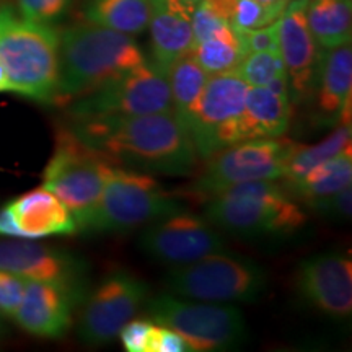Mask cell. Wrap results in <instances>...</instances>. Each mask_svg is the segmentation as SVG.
I'll return each instance as SVG.
<instances>
[{"label": "cell", "instance_id": "1", "mask_svg": "<svg viewBox=\"0 0 352 352\" xmlns=\"http://www.w3.org/2000/svg\"><path fill=\"white\" fill-rule=\"evenodd\" d=\"M69 129L113 165L142 173L189 175L199 160L188 126L173 109L74 118Z\"/></svg>", "mask_w": 352, "mask_h": 352}, {"label": "cell", "instance_id": "2", "mask_svg": "<svg viewBox=\"0 0 352 352\" xmlns=\"http://www.w3.org/2000/svg\"><path fill=\"white\" fill-rule=\"evenodd\" d=\"M145 63L129 34L78 23L59 36V80L54 103H70Z\"/></svg>", "mask_w": 352, "mask_h": 352}, {"label": "cell", "instance_id": "3", "mask_svg": "<svg viewBox=\"0 0 352 352\" xmlns=\"http://www.w3.org/2000/svg\"><path fill=\"white\" fill-rule=\"evenodd\" d=\"M0 64L8 78V91L52 103L59 80V34L50 25L19 16L0 7Z\"/></svg>", "mask_w": 352, "mask_h": 352}, {"label": "cell", "instance_id": "4", "mask_svg": "<svg viewBox=\"0 0 352 352\" xmlns=\"http://www.w3.org/2000/svg\"><path fill=\"white\" fill-rule=\"evenodd\" d=\"M206 219L248 239H283L307 222L292 195L274 182L240 183L210 196Z\"/></svg>", "mask_w": 352, "mask_h": 352}, {"label": "cell", "instance_id": "5", "mask_svg": "<svg viewBox=\"0 0 352 352\" xmlns=\"http://www.w3.org/2000/svg\"><path fill=\"white\" fill-rule=\"evenodd\" d=\"M114 165L100 152L78 140L69 127L57 132L56 148L43 173L47 191L70 210L77 230L85 227Z\"/></svg>", "mask_w": 352, "mask_h": 352}, {"label": "cell", "instance_id": "6", "mask_svg": "<svg viewBox=\"0 0 352 352\" xmlns=\"http://www.w3.org/2000/svg\"><path fill=\"white\" fill-rule=\"evenodd\" d=\"M183 202L142 171L114 165L83 232L122 233L151 223L176 210Z\"/></svg>", "mask_w": 352, "mask_h": 352}, {"label": "cell", "instance_id": "7", "mask_svg": "<svg viewBox=\"0 0 352 352\" xmlns=\"http://www.w3.org/2000/svg\"><path fill=\"white\" fill-rule=\"evenodd\" d=\"M266 280V272L252 259L217 252L175 266L165 285L173 296L191 300L233 303L256 300Z\"/></svg>", "mask_w": 352, "mask_h": 352}, {"label": "cell", "instance_id": "8", "mask_svg": "<svg viewBox=\"0 0 352 352\" xmlns=\"http://www.w3.org/2000/svg\"><path fill=\"white\" fill-rule=\"evenodd\" d=\"M145 310L155 323L182 334L192 352L236 349L248 334L243 315L230 303L183 300L164 294L145 300Z\"/></svg>", "mask_w": 352, "mask_h": 352}, {"label": "cell", "instance_id": "9", "mask_svg": "<svg viewBox=\"0 0 352 352\" xmlns=\"http://www.w3.org/2000/svg\"><path fill=\"white\" fill-rule=\"evenodd\" d=\"M296 142L280 138H254L222 148L212 157L192 192L210 197L223 189L248 182H276L287 173Z\"/></svg>", "mask_w": 352, "mask_h": 352}, {"label": "cell", "instance_id": "10", "mask_svg": "<svg viewBox=\"0 0 352 352\" xmlns=\"http://www.w3.org/2000/svg\"><path fill=\"white\" fill-rule=\"evenodd\" d=\"M248 85L236 72L209 76L188 121L196 153L208 160L214 153L245 139L243 109Z\"/></svg>", "mask_w": 352, "mask_h": 352}, {"label": "cell", "instance_id": "11", "mask_svg": "<svg viewBox=\"0 0 352 352\" xmlns=\"http://www.w3.org/2000/svg\"><path fill=\"white\" fill-rule=\"evenodd\" d=\"M171 109L173 103L166 70L147 60L69 103L72 118L152 114Z\"/></svg>", "mask_w": 352, "mask_h": 352}, {"label": "cell", "instance_id": "12", "mask_svg": "<svg viewBox=\"0 0 352 352\" xmlns=\"http://www.w3.org/2000/svg\"><path fill=\"white\" fill-rule=\"evenodd\" d=\"M147 296L148 287L142 279L126 271L111 272L85 297L78 321L80 340L91 346L114 340L127 321L138 315Z\"/></svg>", "mask_w": 352, "mask_h": 352}, {"label": "cell", "instance_id": "13", "mask_svg": "<svg viewBox=\"0 0 352 352\" xmlns=\"http://www.w3.org/2000/svg\"><path fill=\"white\" fill-rule=\"evenodd\" d=\"M140 250L157 261L179 266L223 252L226 245L208 219L176 210L153 220L140 233Z\"/></svg>", "mask_w": 352, "mask_h": 352}, {"label": "cell", "instance_id": "14", "mask_svg": "<svg viewBox=\"0 0 352 352\" xmlns=\"http://www.w3.org/2000/svg\"><path fill=\"white\" fill-rule=\"evenodd\" d=\"M308 0H290L277 19L279 52L287 74L290 100L311 98L316 88L321 52L308 28Z\"/></svg>", "mask_w": 352, "mask_h": 352}, {"label": "cell", "instance_id": "15", "mask_svg": "<svg viewBox=\"0 0 352 352\" xmlns=\"http://www.w3.org/2000/svg\"><path fill=\"white\" fill-rule=\"evenodd\" d=\"M0 270L32 280L67 284L87 292V263L64 250L30 239H0Z\"/></svg>", "mask_w": 352, "mask_h": 352}, {"label": "cell", "instance_id": "16", "mask_svg": "<svg viewBox=\"0 0 352 352\" xmlns=\"http://www.w3.org/2000/svg\"><path fill=\"white\" fill-rule=\"evenodd\" d=\"M85 297V290L67 284L26 279L23 298L13 320L33 336L54 340L67 333L74 307Z\"/></svg>", "mask_w": 352, "mask_h": 352}, {"label": "cell", "instance_id": "17", "mask_svg": "<svg viewBox=\"0 0 352 352\" xmlns=\"http://www.w3.org/2000/svg\"><path fill=\"white\" fill-rule=\"evenodd\" d=\"M300 294L333 320H349L352 314V263L340 253L308 258L298 267Z\"/></svg>", "mask_w": 352, "mask_h": 352}, {"label": "cell", "instance_id": "18", "mask_svg": "<svg viewBox=\"0 0 352 352\" xmlns=\"http://www.w3.org/2000/svg\"><path fill=\"white\" fill-rule=\"evenodd\" d=\"M151 38L153 64L168 70L176 59L192 52V6L186 0H152Z\"/></svg>", "mask_w": 352, "mask_h": 352}, {"label": "cell", "instance_id": "19", "mask_svg": "<svg viewBox=\"0 0 352 352\" xmlns=\"http://www.w3.org/2000/svg\"><path fill=\"white\" fill-rule=\"evenodd\" d=\"M20 239L39 240L52 235H70L77 223L70 210L46 188H38L8 202Z\"/></svg>", "mask_w": 352, "mask_h": 352}, {"label": "cell", "instance_id": "20", "mask_svg": "<svg viewBox=\"0 0 352 352\" xmlns=\"http://www.w3.org/2000/svg\"><path fill=\"white\" fill-rule=\"evenodd\" d=\"M292 103L287 76L276 78L267 87H248L245 95V139L280 138L289 129Z\"/></svg>", "mask_w": 352, "mask_h": 352}, {"label": "cell", "instance_id": "21", "mask_svg": "<svg viewBox=\"0 0 352 352\" xmlns=\"http://www.w3.org/2000/svg\"><path fill=\"white\" fill-rule=\"evenodd\" d=\"M315 91L318 94L321 120L334 122L349 121L351 94H352V47L351 43L327 50L321 56Z\"/></svg>", "mask_w": 352, "mask_h": 352}, {"label": "cell", "instance_id": "22", "mask_svg": "<svg viewBox=\"0 0 352 352\" xmlns=\"http://www.w3.org/2000/svg\"><path fill=\"white\" fill-rule=\"evenodd\" d=\"M352 182V153L351 147L316 165L296 182L287 183L289 192L303 201V204L316 209L323 201L351 186Z\"/></svg>", "mask_w": 352, "mask_h": 352}, {"label": "cell", "instance_id": "23", "mask_svg": "<svg viewBox=\"0 0 352 352\" xmlns=\"http://www.w3.org/2000/svg\"><path fill=\"white\" fill-rule=\"evenodd\" d=\"M83 15L90 23L134 36L147 30L152 0H85Z\"/></svg>", "mask_w": 352, "mask_h": 352}, {"label": "cell", "instance_id": "24", "mask_svg": "<svg viewBox=\"0 0 352 352\" xmlns=\"http://www.w3.org/2000/svg\"><path fill=\"white\" fill-rule=\"evenodd\" d=\"M307 21L323 50L351 43L352 0H308Z\"/></svg>", "mask_w": 352, "mask_h": 352}, {"label": "cell", "instance_id": "25", "mask_svg": "<svg viewBox=\"0 0 352 352\" xmlns=\"http://www.w3.org/2000/svg\"><path fill=\"white\" fill-rule=\"evenodd\" d=\"M173 111L188 124L195 113L197 101L208 83L209 74L201 67L192 52L176 59L166 70Z\"/></svg>", "mask_w": 352, "mask_h": 352}, {"label": "cell", "instance_id": "26", "mask_svg": "<svg viewBox=\"0 0 352 352\" xmlns=\"http://www.w3.org/2000/svg\"><path fill=\"white\" fill-rule=\"evenodd\" d=\"M192 56L209 76L236 72L246 50L239 33L230 28L192 47Z\"/></svg>", "mask_w": 352, "mask_h": 352}, {"label": "cell", "instance_id": "27", "mask_svg": "<svg viewBox=\"0 0 352 352\" xmlns=\"http://www.w3.org/2000/svg\"><path fill=\"white\" fill-rule=\"evenodd\" d=\"M351 122H342V126L338 127L323 142L315 145L297 144L287 162V173L284 176L285 182H296L316 165L346 151L347 147H351Z\"/></svg>", "mask_w": 352, "mask_h": 352}, {"label": "cell", "instance_id": "28", "mask_svg": "<svg viewBox=\"0 0 352 352\" xmlns=\"http://www.w3.org/2000/svg\"><path fill=\"white\" fill-rule=\"evenodd\" d=\"M236 74L248 87H267L276 78L287 76L279 51L248 52L236 69Z\"/></svg>", "mask_w": 352, "mask_h": 352}, {"label": "cell", "instance_id": "29", "mask_svg": "<svg viewBox=\"0 0 352 352\" xmlns=\"http://www.w3.org/2000/svg\"><path fill=\"white\" fill-rule=\"evenodd\" d=\"M284 12L283 7H270L258 0H235L230 25L235 32H248V30L261 28L279 19Z\"/></svg>", "mask_w": 352, "mask_h": 352}, {"label": "cell", "instance_id": "30", "mask_svg": "<svg viewBox=\"0 0 352 352\" xmlns=\"http://www.w3.org/2000/svg\"><path fill=\"white\" fill-rule=\"evenodd\" d=\"M230 28V20L223 16L217 8H214L206 0H199L192 7V36H195V46Z\"/></svg>", "mask_w": 352, "mask_h": 352}, {"label": "cell", "instance_id": "31", "mask_svg": "<svg viewBox=\"0 0 352 352\" xmlns=\"http://www.w3.org/2000/svg\"><path fill=\"white\" fill-rule=\"evenodd\" d=\"M72 0H19V10L25 20L51 25L67 13Z\"/></svg>", "mask_w": 352, "mask_h": 352}, {"label": "cell", "instance_id": "32", "mask_svg": "<svg viewBox=\"0 0 352 352\" xmlns=\"http://www.w3.org/2000/svg\"><path fill=\"white\" fill-rule=\"evenodd\" d=\"M26 279L0 270V314L13 318L23 298Z\"/></svg>", "mask_w": 352, "mask_h": 352}, {"label": "cell", "instance_id": "33", "mask_svg": "<svg viewBox=\"0 0 352 352\" xmlns=\"http://www.w3.org/2000/svg\"><path fill=\"white\" fill-rule=\"evenodd\" d=\"M147 352H192L186 340L175 329L153 323Z\"/></svg>", "mask_w": 352, "mask_h": 352}, {"label": "cell", "instance_id": "34", "mask_svg": "<svg viewBox=\"0 0 352 352\" xmlns=\"http://www.w3.org/2000/svg\"><path fill=\"white\" fill-rule=\"evenodd\" d=\"M239 33V32H236ZM239 36L243 43L246 54L259 51H279V34H277V20L261 28L240 32Z\"/></svg>", "mask_w": 352, "mask_h": 352}, {"label": "cell", "instance_id": "35", "mask_svg": "<svg viewBox=\"0 0 352 352\" xmlns=\"http://www.w3.org/2000/svg\"><path fill=\"white\" fill-rule=\"evenodd\" d=\"M152 327L153 323L148 320H131L121 328L118 336L127 352H147Z\"/></svg>", "mask_w": 352, "mask_h": 352}, {"label": "cell", "instance_id": "36", "mask_svg": "<svg viewBox=\"0 0 352 352\" xmlns=\"http://www.w3.org/2000/svg\"><path fill=\"white\" fill-rule=\"evenodd\" d=\"M316 210H321V212H327L329 215H338V217H351L352 212V189L347 186L341 189L340 192L329 197V199L323 201L316 208Z\"/></svg>", "mask_w": 352, "mask_h": 352}, {"label": "cell", "instance_id": "37", "mask_svg": "<svg viewBox=\"0 0 352 352\" xmlns=\"http://www.w3.org/2000/svg\"><path fill=\"white\" fill-rule=\"evenodd\" d=\"M0 236H10V239H20L19 228L13 220L12 210L7 206L0 208Z\"/></svg>", "mask_w": 352, "mask_h": 352}, {"label": "cell", "instance_id": "38", "mask_svg": "<svg viewBox=\"0 0 352 352\" xmlns=\"http://www.w3.org/2000/svg\"><path fill=\"white\" fill-rule=\"evenodd\" d=\"M2 91H8V78L2 64H0V94H2Z\"/></svg>", "mask_w": 352, "mask_h": 352}, {"label": "cell", "instance_id": "39", "mask_svg": "<svg viewBox=\"0 0 352 352\" xmlns=\"http://www.w3.org/2000/svg\"><path fill=\"white\" fill-rule=\"evenodd\" d=\"M258 2H261V3H264V6H270V7L285 8V6H287L290 0H258Z\"/></svg>", "mask_w": 352, "mask_h": 352}, {"label": "cell", "instance_id": "40", "mask_svg": "<svg viewBox=\"0 0 352 352\" xmlns=\"http://www.w3.org/2000/svg\"><path fill=\"white\" fill-rule=\"evenodd\" d=\"M3 334V321H2V314H0V336Z\"/></svg>", "mask_w": 352, "mask_h": 352}]
</instances>
